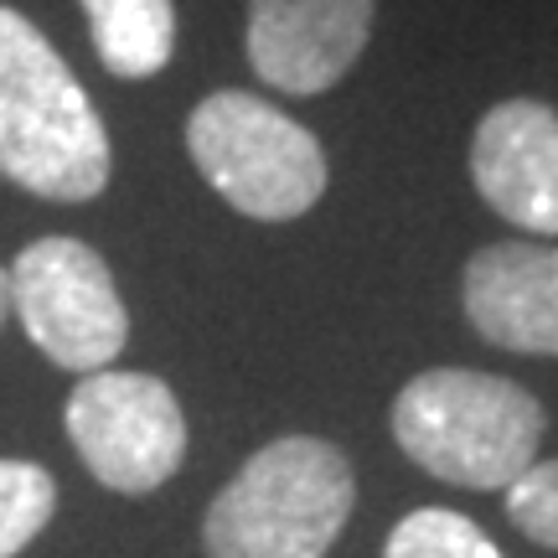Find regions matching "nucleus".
<instances>
[{
	"mask_svg": "<svg viewBox=\"0 0 558 558\" xmlns=\"http://www.w3.org/2000/svg\"><path fill=\"white\" fill-rule=\"evenodd\" d=\"M11 279V316L47 362L68 373H99L130 341V311L94 243L47 233L32 239L5 269Z\"/></svg>",
	"mask_w": 558,
	"mask_h": 558,
	"instance_id": "5",
	"label": "nucleus"
},
{
	"mask_svg": "<svg viewBox=\"0 0 558 558\" xmlns=\"http://www.w3.org/2000/svg\"><path fill=\"white\" fill-rule=\"evenodd\" d=\"M383 558H507L465 512L418 507L388 533Z\"/></svg>",
	"mask_w": 558,
	"mask_h": 558,
	"instance_id": "11",
	"label": "nucleus"
},
{
	"mask_svg": "<svg viewBox=\"0 0 558 558\" xmlns=\"http://www.w3.org/2000/svg\"><path fill=\"white\" fill-rule=\"evenodd\" d=\"M507 518L543 548H558V460H538L507 486Z\"/></svg>",
	"mask_w": 558,
	"mask_h": 558,
	"instance_id": "13",
	"label": "nucleus"
},
{
	"mask_svg": "<svg viewBox=\"0 0 558 558\" xmlns=\"http://www.w3.org/2000/svg\"><path fill=\"white\" fill-rule=\"evenodd\" d=\"M460 311L501 352L558 357V243H486L465 259Z\"/></svg>",
	"mask_w": 558,
	"mask_h": 558,
	"instance_id": "9",
	"label": "nucleus"
},
{
	"mask_svg": "<svg viewBox=\"0 0 558 558\" xmlns=\"http://www.w3.org/2000/svg\"><path fill=\"white\" fill-rule=\"evenodd\" d=\"M62 424L94 481L120 497L160 492L186 460V414L171 383L156 373H83L68 393Z\"/></svg>",
	"mask_w": 558,
	"mask_h": 558,
	"instance_id": "6",
	"label": "nucleus"
},
{
	"mask_svg": "<svg viewBox=\"0 0 558 558\" xmlns=\"http://www.w3.org/2000/svg\"><path fill=\"white\" fill-rule=\"evenodd\" d=\"M5 316H11V279L0 269V326H5Z\"/></svg>",
	"mask_w": 558,
	"mask_h": 558,
	"instance_id": "14",
	"label": "nucleus"
},
{
	"mask_svg": "<svg viewBox=\"0 0 558 558\" xmlns=\"http://www.w3.org/2000/svg\"><path fill=\"white\" fill-rule=\"evenodd\" d=\"M99 62L114 78L145 83L177 58V5L171 0H78Z\"/></svg>",
	"mask_w": 558,
	"mask_h": 558,
	"instance_id": "10",
	"label": "nucleus"
},
{
	"mask_svg": "<svg viewBox=\"0 0 558 558\" xmlns=\"http://www.w3.org/2000/svg\"><path fill=\"white\" fill-rule=\"evenodd\" d=\"M0 177L62 207L104 197L114 177V145L88 88L16 5H0Z\"/></svg>",
	"mask_w": 558,
	"mask_h": 558,
	"instance_id": "1",
	"label": "nucleus"
},
{
	"mask_svg": "<svg viewBox=\"0 0 558 558\" xmlns=\"http://www.w3.org/2000/svg\"><path fill=\"white\" fill-rule=\"evenodd\" d=\"M58 512V481L37 460H0V558H16Z\"/></svg>",
	"mask_w": 558,
	"mask_h": 558,
	"instance_id": "12",
	"label": "nucleus"
},
{
	"mask_svg": "<svg viewBox=\"0 0 558 558\" xmlns=\"http://www.w3.org/2000/svg\"><path fill=\"white\" fill-rule=\"evenodd\" d=\"M357 507L352 460L331 439L279 435L239 465L207 518V558H326Z\"/></svg>",
	"mask_w": 558,
	"mask_h": 558,
	"instance_id": "3",
	"label": "nucleus"
},
{
	"mask_svg": "<svg viewBox=\"0 0 558 558\" xmlns=\"http://www.w3.org/2000/svg\"><path fill=\"white\" fill-rule=\"evenodd\" d=\"M548 414L512 378L429 367L393 399V439L429 476L465 492H507L538 465Z\"/></svg>",
	"mask_w": 558,
	"mask_h": 558,
	"instance_id": "2",
	"label": "nucleus"
},
{
	"mask_svg": "<svg viewBox=\"0 0 558 558\" xmlns=\"http://www.w3.org/2000/svg\"><path fill=\"white\" fill-rule=\"evenodd\" d=\"M471 181L481 202L522 233L558 239V109L501 99L471 135Z\"/></svg>",
	"mask_w": 558,
	"mask_h": 558,
	"instance_id": "8",
	"label": "nucleus"
},
{
	"mask_svg": "<svg viewBox=\"0 0 558 558\" xmlns=\"http://www.w3.org/2000/svg\"><path fill=\"white\" fill-rule=\"evenodd\" d=\"M186 156L233 213L254 222L305 218L331 181L320 140L243 88H218L186 114Z\"/></svg>",
	"mask_w": 558,
	"mask_h": 558,
	"instance_id": "4",
	"label": "nucleus"
},
{
	"mask_svg": "<svg viewBox=\"0 0 558 558\" xmlns=\"http://www.w3.org/2000/svg\"><path fill=\"white\" fill-rule=\"evenodd\" d=\"M378 0H248L243 52L269 88L316 99L367 52Z\"/></svg>",
	"mask_w": 558,
	"mask_h": 558,
	"instance_id": "7",
	"label": "nucleus"
}]
</instances>
